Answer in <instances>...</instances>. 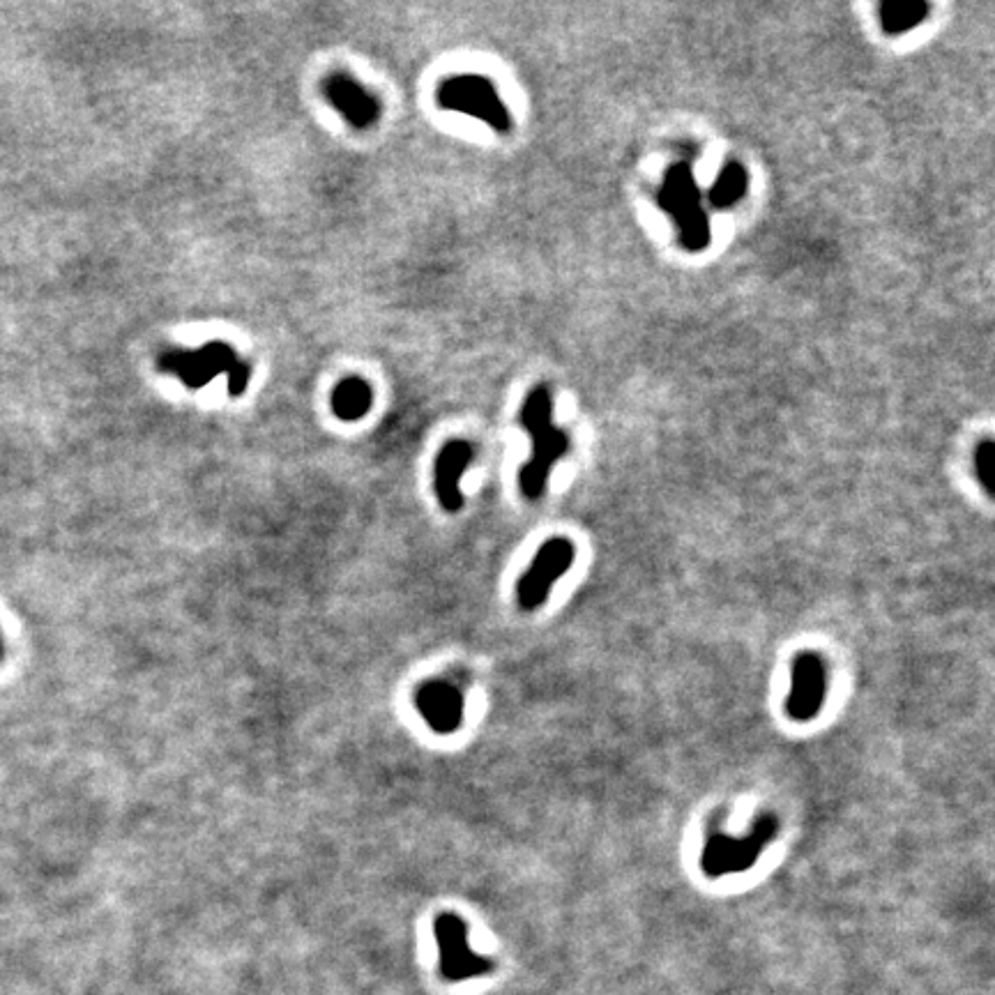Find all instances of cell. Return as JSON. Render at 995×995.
<instances>
[{"mask_svg": "<svg viewBox=\"0 0 995 995\" xmlns=\"http://www.w3.org/2000/svg\"><path fill=\"white\" fill-rule=\"evenodd\" d=\"M521 424L533 440L530 459L519 473L521 493L528 500H539L556 463L569 452L567 431L553 424V394L546 385H535L521 406Z\"/></svg>", "mask_w": 995, "mask_h": 995, "instance_id": "cell-1", "label": "cell"}, {"mask_svg": "<svg viewBox=\"0 0 995 995\" xmlns=\"http://www.w3.org/2000/svg\"><path fill=\"white\" fill-rule=\"evenodd\" d=\"M5 659V641H3V632H0V662Z\"/></svg>", "mask_w": 995, "mask_h": 995, "instance_id": "cell-16", "label": "cell"}, {"mask_svg": "<svg viewBox=\"0 0 995 995\" xmlns=\"http://www.w3.org/2000/svg\"><path fill=\"white\" fill-rule=\"evenodd\" d=\"M972 470L979 486L989 498L995 496V443L993 438H982L972 452Z\"/></svg>", "mask_w": 995, "mask_h": 995, "instance_id": "cell-15", "label": "cell"}, {"mask_svg": "<svg viewBox=\"0 0 995 995\" xmlns=\"http://www.w3.org/2000/svg\"><path fill=\"white\" fill-rule=\"evenodd\" d=\"M436 102L447 111L482 120L498 134H510L512 129L510 109L505 106L493 81L482 74L466 72L447 77L436 90Z\"/></svg>", "mask_w": 995, "mask_h": 995, "instance_id": "cell-5", "label": "cell"}, {"mask_svg": "<svg viewBox=\"0 0 995 995\" xmlns=\"http://www.w3.org/2000/svg\"><path fill=\"white\" fill-rule=\"evenodd\" d=\"M827 668L818 652L804 650L791 664V691L786 696V715L797 724L814 721L825 705Z\"/></svg>", "mask_w": 995, "mask_h": 995, "instance_id": "cell-8", "label": "cell"}, {"mask_svg": "<svg viewBox=\"0 0 995 995\" xmlns=\"http://www.w3.org/2000/svg\"><path fill=\"white\" fill-rule=\"evenodd\" d=\"M657 203L666 215H671L682 249L703 252L710 245L708 212L701 203V187L687 162L668 166L662 185H659Z\"/></svg>", "mask_w": 995, "mask_h": 995, "instance_id": "cell-3", "label": "cell"}, {"mask_svg": "<svg viewBox=\"0 0 995 995\" xmlns=\"http://www.w3.org/2000/svg\"><path fill=\"white\" fill-rule=\"evenodd\" d=\"M157 369L162 374L176 376L187 390H201L217 376H229V397L238 399L247 392L252 367L242 360L235 348L224 341H210L199 348H169L157 358Z\"/></svg>", "mask_w": 995, "mask_h": 995, "instance_id": "cell-2", "label": "cell"}, {"mask_svg": "<svg viewBox=\"0 0 995 995\" xmlns=\"http://www.w3.org/2000/svg\"><path fill=\"white\" fill-rule=\"evenodd\" d=\"M779 834V818L765 811L749 827L744 837H728L726 832H712L701 853V871L708 878H724L731 873L749 871L761 860L763 850Z\"/></svg>", "mask_w": 995, "mask_h": 995, "instance_id": "cell-4", "label": "cell"}, {"mask_svg": "<svg viewBox=\"0 0 995 995\" xmlns=\"http://www.w3.org/2000/svg\"><path fill=\"white\" fill-rule=\"evenodd\" d=\"M576 560V546L567 537H551L539 546L533 562L516 583V602L521 611L533 613L551 595V588L567 574Z\"/></svg>", "mask_w": 995, "mask_h": 995, "instance_id": "cell-6", "label": "cell"}, {"mask_svg": "<svg viewBox=\"0 0 995 995\" xmlns=\"http://www.w3.org/2000/svg\"><path fill=\"white\" fill-rule=\"evenodd\" d=\"M475 457L473 445L468 440L452 438L443 445L434 463V489L440 507L445 512H461L463 507V491L461 477L466 473L470 461Z\"/></svg>", "mask_w": 995, "mask_h": 995, "instance_id": "cell-11", "label": "cell"}, {"mask_svg": "<svg viewBox=\"0 0 995 995\" xmlns=\"http://www.w3.org/2000/svg\"><path fill=\"white\" fill-rule=\"evenodd\" d=\"M929 12L931 5L922 3V0H892V3H883L878 7L880 28L887 35L910 33L929 17Z\"/></svg>", "mask_w": 995, "mask_h": 995, "instance_id": "cell-13", "label": "cell"}, {"mask_svg": "<svg viewBox=\"0 0 995 995\" xmlns=\"http://www.w3.org/2000/svg\"><path fill=\"white\" fill-rule=\"evenodd\" d=\"M321 93L332 109L355 129H371L381 120V102L348 72H330L321 83Z\"/></svg>", "mask_w": 995, "mask_h": 995, "instance_id": "cell-9", "label": "cell"}, {"mask_svg": "<svg viewBox=\"0 0 995 995\" xmlns=\"http://www.w3.org/2000/svg\"><path fill=\"white\" fill-rule=\"evenodd\" d=\"M438 945V968L447 982H468L484 977L496 968L489 956H482L468 945V924L459 915L443 913L434 922Z\"/></svg>", "mask_w": 995, "mask_h": 995, "instance_id": "cell-7", "label": "cell"}, {"mask_svg": "<svg viewBox=\"0 0 995 995\" xmlns=\"http://www.w3.org/2000/svg\"><path fill=\"white\" fill-rule=\"evenodd\" d=\"M415 708L434 733H457L466 715L463 691L450 680H427L415 691Z\"/></svg>", "mask_w": 995, "mask_h": 995, "instance_id": "cell-10", "label": "cell"}, {"mask_svg": "<svg viewBox=\"0 0 995 995\" xmlns=\"http://www.w3.org/2000/svg\"><path fill=\"white\" fill-rule=\"evenodd\" d=\"M747 189H749L747 169H744L740 162H728L717 176L715 185L710 187L708 201L712 208L728 210L747 196Z\"/></svg>", "mask_w": 995, "mask_h": 995, "instance_id": "cell-14", "label": "cell"}, {"mask_svg": "<svg viewBox=\"0 0 995 995\" xmlns=\"http://www.w3.org/2000/svg\"><path fill=\"white\" fill-rule=\"evenodd\" d=\"M330 406L337 420L358 422L369 413L371 406H374V390H371V385L367 381H362L358 376L344 378V381L334 387Z\"/></svg>", "mask_w": 995, "mask_h": 995, "instance_id": "cell-12", "label": "cell"}]
</instances>
